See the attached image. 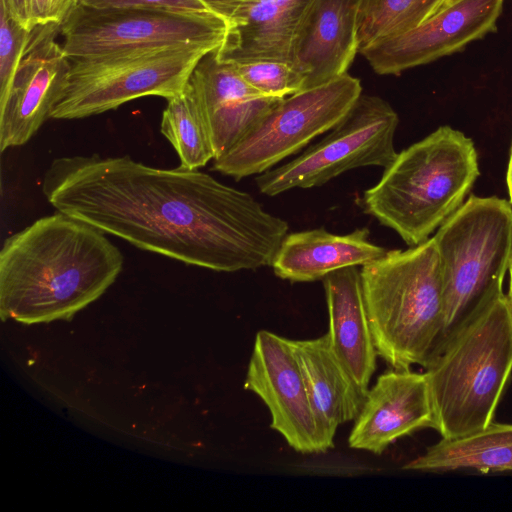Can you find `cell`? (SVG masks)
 I'll return each mask as SVG.
<instances>
[{
  "label": "cell",
  "mask_w": 512,
  "mask_h": 512,
  "mask_svg": "<svg viewBox=\"0 0 512 512\" xmlns=\"http://www.w3.org/2000/svg\"><path fill=\"white\" fill-rule=\"evenodd\" d=\"M42 191L56 211L153 253L219 272L271 266L288 223L198 169L129 155L61 156Z\"/></svg>",
  "instance_id": "obj_1"
},
{
  "label": "cell",
  "mask_w": 512,
  "mask_h": 512,
  "mask_svg": "<svg viewBox=\"0 0 512 512\" xmlns=\"http://www.w3.org/2000/svg\"><path fill=\"white\" fill-rule=\"evenodd\" d=\"M101 230L57 211L7 237L0 250V317L22 324L71 321L122 271Z\"/></svg>",
  "instance_id": "obj_2"
},
{
  "label": "cell",
  "mask_w": 512,
  "mask_h": 512,
  "mask_svg": "<svg viewBox=\"0 0 512 512\" xmlns=\"http://www.w3.org/2000/svg\"><path fill=\"white\" fill-rule=\"evenodd\" d=\"M479 174L472 139L445 125L398 153L364 192L362 203L368 214L416 246L462 206Z\"/></svg>",
  "instance_id": "obj_3"
},
{
  "label": "cell",
  "mask_w": 512,
  "mask_h": 512,
  "mask_svg": "<svg viewBox=\"0 0 512 512\" xmlns=\"http://www.w3.org/2000/svg\"><path fill=\"white\" fill-rule=\"evenodd\" d=\"M378 355L395 369L427 368L443 326V285L435 241L389 250L360 269Z\"/></svg>",
  "instance_id": "obj_4"
},
{
  "label": "cell",
  "mask_w": 512,
  "mask_h": 512,
  "mask_svg": "<svg viewBox=\"0 0 512 512\" xmlns=\"http://www.w3.org/2000/svg\"><path fill=\"white\" fill-rule=\"evenodd\" d=\"M512 372V311L504 293L425 369L433 427L455 438L489 425Z\"/></svg>",
  "instance_id": "obj_5"
},
{
  "label": "cell",
  "mask_w": 512,
  "mask_h": 512,
  "mask_svg": "<svg viewBox=\"0 0 512 512\" xmlns=\"http://www.w3.org/2000/svg\"><path fill=\"white\" fill-rule=\"evenodd\" d=\"M433 239L443 285L438 356L463 327L503 294V280L512 263V205L498 197L471 196Z\"/></svg>",
  "instance_id": "obj_6"
},
{
  "label": "cell",
  "mask_w": 512,
  "mask_h": 512,
  "mask_svg": "<svg viewBox=\"0 0 512 512\" xmlns=\"http://www.w3.org/2000/svg\"><path fill=\"white\" fill-rule=\"evenodd\" d=\"M218 48L195 44L71 60L50 118L81 119L144 96L174 97L199 61Z\"/></svg>",
  "instance_id": "obj_7"
},
{
  "label": "cell",
  "mask_w": 512,
  "mask_h": 512,
  "mask_svg": "<svg viewBox=\"0 0 512 512\" xmlns=\"http://www.w3.org/2000/svg\"><path fill=\"white\" fill-rule=\"evenodd\" d=\"M362 94L359 79L345 73L322 85L281 99L213 169L237 180L262 174L329 132Z\"/></svg>",
  "instance_id": "obj_8"
},
{
  "label": "cell",
  "mask_w": 512,
  "mask_h": 512,
  "mask_svg": "<svg viewBox=\"0 0 512 512\" xmlns=\"http://www.w3.org/2000/svg\"><path fill=\"white\" fill-rule=\"evenodd\" d=\"M228 23L212 12L98 9L77 4L60 25L70 60L195 44L221 46Z\"/></svg>",
  "instance_id": "obj_9"
},
{
  "label": "cell",
  "mask_w": 512,
  "mask_h": 512,
  "mask_svg": "<svg viewBox=\"0 0 512 512\" xmlns=\"http://www.w3.org/2000/svg\"><path fill=\"white\" fill-rule=\"evenodd\" d=\"M399 118L378 96L361 94L347 116L319 142L286 164L256 178L259 191L275 196L294 188L321 186L351 169L386 168L396 158Z\"/></svg>",
  "instance_id": "obj_10"
},
{
  "label": "cell",
  "mask_w": 512,
  "mask_h": 512,
  "mask_svg": "<svg viewBox=\"0 0 512 512\" xmlns=\"http://www.w3.org/2000/svg\"><path fill=\"white\" fill-rule=\"evenodd\" d=\"M504 0H453L418 27L373 43L360 53L380 75H399L463 50L497 31Z\"/></svg>",
  "instance_id": "obj_11"
},
{
  "label": "cell",
  "mask_w": 512,
  "mask_h": 512,
  "mask_svg": "<svg viewBox=\"0 0 512 512\" xmlns=\"http://www.w3.org/2000/svg\"><path fill=\"white\" fill-rule=\"evenodd\" d=\"M244 388L271 414V428L295 451L323 452L315 416L291 340L267 330L256 334Z\"/></svg>",
  "instance_id": "obj_12"
},
{
  "label": "cell",
  "mask_w": 512,
  "mask_h": 512,
  "mask_svg": "<svg viewBox=\"0 0 512 512\" xmlns=\"http://www.w3.org/2000/svg\"><path fill=\"white\" fill-rule=\"evenodd\" d=\"M60 24L36 25L6 98L0 102V150L26 144L50 118L71 60L57 41Z\"/></svg>",
  "instance_id": "obj_13"
},
{
  "label": "cell",
  "mask_w": 512,
  "mask_h": 512,
  "mask_svg": "<svg viewBox=\"0 0 512 512\" xmlns=\"http://www.w3.org/2000/svg\"><path fill=\"white\" fill-rule=\"evenodd\" d=\"M216 50L199 61L188 81L210 135L214 160L233 148L283 99L250 86L235 64L219 59Z\"/></svg>",
  "instance_id": "obj_14"
},
{
  "label": "cell",
  "mask_w": 512,
  "mask_h": 512,
  "mask_svg": "<svg viewBox=\"0 0 512 512\" xmlns=\"http://www.w3.org/2000/svg\"><path fill=\"white\" fill-rule=\"evenodd\" d=\"M427 427H433V411L426 373L393 368L368 390L348 443L379 455L399 438Z\"/></svg>",
  "instance_id": "obj_15"
},
{
  "label": "cell",
  "mask_w": 512,
  "mask_h": 512,
  "mask_svg": "<svg viewBox=\"0 0 512 512\" xmlns=\"http://www.w3.org/2000/svg\"><path fill=\"white\" fill-rule=\"evenodd\" d=\"M361 0H310L294 34L288 63L302 79V90L345 73L359 52Z\"/></svg>",
  "instance_id": "obj_16"
},
{
  "label": "cell",
  "mask_w": 512,
  "mask_h": 512,
  "mask_svg": "<svg viewBox=\"0 0 512 512\" xmlns=\"http://www.w3.org/2000/svg\"><path fill=\"white\" fill-rule=\"evenodd\" d=\"M315 416L323 452L334 446L337 428L356 419L366 395L336 355L328 333L291 340Z\"/></svg>",
  "instance_id": "obj_17"
},
{
  "label": "cell",
  "mask_w": 512,
  "mask_h": 512,
  "mask_svg": "<svg viewBox=\"0 0 512 512\" xmlns=\"http://www.w3.org/2000/svg\"><path fill=\"white\" fill-rule=\"evenodd\" d=\"M323 285L331 346L366 395L378 353L364 300L361 272L357 266L336 270L323 278Z\"/></svg>",
  "instance_id": "obj_18"
},
{
  "label": "cell",
  "mask_w": 512,
  "mask_h": 512,
  "mask_svg": "<svg viewBox=\"0 0 512 512\" xmlns=\"http://www.w3.org/2000/svg\"><path fill=\"white\" fill-rule=\"evenodd\" d=\"M387 251L369 241L366 228L344 235L318 228L287 234L271 266L281 279L311 282L345 267L373 263Z\"/></svg>",
  "instance_id": "obj_19"
},
{
  "label": "cell",
  "mask_w": 512,
  "mask_h": 512,
  "mask_svg": "<svg viewBox=\"0 0 512 512\" xmlns=\"http://www.w3.org/2000/svg\"><path fill=\"white\" fill-rule=\"evenodd\" d=\"M310 0H248L228 22L219 59L288 62L300 19Z\"/></svg>",
  "instance_id": "obj_20"
},
{
  "label": "cell",
  "mask_w": 512,
  "mask_h": 512,
  "mask_svg": "<svg viewBox=\"0 0 512 512\" xmlns=\"http://www.w3.org/2000/svg\"><path fill=\"white\" fill-rule=\"evenodd\" d=\"M405 470L450 472L472 469L481 473L512 470V423H493L455 438H441Z\"/></svg>",
  "instance_id": "obj_21"
},
{
  "label": "cell",
  "mask_w": 512,
  "mask_h": 512,
  "mask_svg": "<svg viewBox=\"0 0 512 512\" xmlns=\"http://www.w3.org/2000/svg\"><path fill=\"white\" fill-rule=\"evenodd\" d=\"M160 131L176 150L181 167L199 169L214 160L205 120L188 83L180 94L167 99Z\"/></svg>",
  "instance_id": "obj_22"
},
{
  "label": "cell",
  "mask_w": 512,
  "mask_h": 512,
  "mask_svg": "<svg viewBox=\"0 0 512 512\" xmlns=\"http://www.w3.org/2000/svg\"><path fill=\"white\" fill-rule=\"evenodd\" d=\"M453 0H361L359 53L373 43L410 31Z\"/></svg>",
  "instance_id": "obj_23"
},
{
  "label": "cell",
  "mask_w": 512,
  "mask_h": 512,
  "mask_svg": "<svg viewBox=\"0 0 512 512\" xmlns=\"http://www.w3.org/2000/svg\"><path fill=\"white\" fill-rule=\"evenodd\" d=\"M233 63L240 76L264 95L284 98L302 90V79L288 62L256 60Z\"/></svg>",
  "instance_id": "obj_24"
},
{
  "label": "cell",
  "mask_w": 512,
  "mask_h": 512,
  "mask_svg": "<svg viewBox=\"0 0 512 512\" xmlns=\"http://www.w3.org/2000/svg\"><path fill=\"white\" fill-rule=\"evenodd\" d=\"M30 32L0 5V102L6 98L12 86Z\"/></svg>",
  "instance_id": "obj_25"
},
{
  "label": "cell",
  "mask_w": 512,
  "mask_h": 512,
  "mask_svg": "<svg viewBox=\"0 0 512 512\" xmlns=\"http://www.w3.org/2000/svg\"><path fill=\"white\" fill-rule=\"evenodd\" d=\"M78 4L98 9H156L183 13L211 12L201 0H79Z\"/></svg>",
  "instance_id": "obj_26"
},
{
  "label": "cell",
  "mask_w": 512,
  "mask_h": 512,
  "mask_svg": "<svg viewBox=\"0 0 512 512\" xmlns=\"http://www.w3.org/2000/svg\"><path fill=\"white\" fill-rule=\"evenodd\" d=\"M77 5V0H34V26L49 23L60 24Z\"/></svg>",
  "instance_id": "obj_27"
},
{
  "label": "cell",
  "mask_w": 512,
  "mask_h": 512,
  "mask_svg": "<svg viewBox=\"0 0 512 512\" xmlns=\"http://www.w3.org/2000/svg\"><path fill=\"white\" fill-rule=\"evenodd\" d=\"M0 5L27 30L31 31L35 27L33 21L34 0H0Z\"/></svg>",
  "instance_id": "obj_28"
},
{
  "label": "cell",
  "mask_w": 512,
  "mask_h": 512,
  "mask_svg": "<svg viewBox=\"0 0 512 512\" xmlns=\"http://www.w3.org/2000/svg\"><path fill=\"white\" fill-rule=\"evenodd\" d=\"M203 4L219 17L227 21L235 15V13L248 1V0H201Z\"/></svg>",
  "instance_id": "obj_29"
},
{
  "label": "cell",
  "mask_w": 512,
  "mask_h": 512,
  "mask_svg": "<svg viewBox=\"0 0 512 512\" xmlns=\"http://www.w3.org/2000/svg\"><path fill=\"white\" fill-rule=\"evenodd\" d=\"M507 185H508V191L510 196V203L512 205V149L510 154V160L508 165V171H507Z\"/></svg>",
  "instance_id": "obj_30"
},
{
  "label": "cell",
  "mask_w": 512,
  "mask_h": 512,
  "mask_svg": "<svg viewBox=\"0 0 512 512\" xmlns=\"http://www.w3.org/2000/svg\"><path fill=\"white\" fill-rule=\"evenodd\" d=\"M509 291H508V299H509V303H510V306H511V311H512V263L510 265V268H509Z\"/></svg>",
  "instance_id": "obj_31"
},
{
  "label": "cell",
  "mask_w": 512,
  "mask_h": 512,
  "mask_svg": "<svg viewBox=\"0 0 512 512\" xmlns=\"http://www.w3.org/2000/svg\"><path fill=\"white\" fill-rule=\"evenodd\" d=\"M79 0H77V4H78Z\"/></svg>",
  "instance_id": "obj_32"
}]
</instances>
